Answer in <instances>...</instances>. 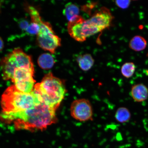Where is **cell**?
Instances as JSON below:
<instances>
[{
	"label": "cell",
	"mask_w": 148,
	"mask_h": 148,
	"mask_svg": "<svg viewBox=\"0 0 148 148\" xmlns=\"http://www.w3.org/2000/svg\"><path fill=\"white\" fill-rule=\"evenodd\" d=\"M2 4V3L1 1H0V12H1V11Z\"/></svg>",
	"instance_id": "obj_20"
},
{
	"label": "cell",
	"mask_w": 148,
	"mask_h": 148,
	"mask_svg": "<svg viewBox=\"0 0 148 148\" xmlns=\"http://www.w3.org/2000/svg\"><path fill=\"white\" fill-rule=\"evenodd\" d=\"M115 3L117 6L122 9L128 8L130 5V1H116Z\"/></svg>",
	"instance_id": "obj_17"
},
{
	"label": "cell",
	"mask_w": 148,
	"mask_h": 148,
	"mask_svg": "<svg viewBox=\"0 0 148 148\" xmlns=\"http://www.w3.org/2000/svg\"><path fill=\"white\" fill-rule=\"evenodd\" d=\"M3 77L5 80H12L14 70L22 66H34L32 57L20 48H16L3 57L0 62Z\"/></svg>",
	"instance_id": "obj_6"
},
{
	"label": "cell",
	"mask_w": 148,
	"mask_h": 148,
	"mask_svg": "<svg viewBox=\"0 0 148 148\" xmlns=\"http://www.w3.org/2000/svg\"><path fill=\"white\" fill-rule=\"evenodd\" d=\"M40 30L38 24L36 22L31 21L29 27L25 31L26 32L31 35H36L38 34Z\"/></svg>",
	"instance_id": "obj_16"
},
{
	"label": "cell",
	"mask_w": 148,
	"mask_h": 148,
	"mask_svg": "<svg viewBox=\"0 0 148 148\" xmlns=\"http://www.w3.org/2000/svg\"><path fill=\"white\" fill-rule=\"evenodd\" d=\"M38 66L42 69L48 70L52 68L55 63V60L50 53H45L40 55L38 60Z\"/></svg>",
	"instance_id": "obj_11"
},
{
	"label": "cell",
	"mask_w": 148,
	"mask_h": 148,
	"mask_svg": "<svg viewBox=\"0 0 148 148\" xmlns=\"http://www.w3.org/2000/svg\"><path fill=\"white\" fill-rule=\"evenodd\" d=\"M135 70L136 66L134 63L127 62L122 66L121 73L123 77L127 78H129L134 75Z\"/></svg>",
	"instance_id": "obj_15"
},
{
	"label": "cell",
	"mask_w": 148,
	"mask_h": 148,
	"mask_svg": "<svg viewBox=\"0 0 148 148\" xmlns=\"http://www.w3.org/2000/svg\"><path fill=\"white\" fill-rule=\"evenodd\" d=\"M4 46V42L1 37H0V52H1L3 49Z\"/></svg>",
	"instance_id": "obj_19"
},
{
	"label": "cell",
	"mask_w": 148,
	"mask_h": 148,
	"mask_svg": "<svg viewBox=\"0 0 148 148\" xmlns=\"http://www.w3.org/2000/svg\"><path fill=\"white\" fill-rule=\"evenodd\" d=\"M56 110L41 102L29 110L13 114H1L2 119L13 122L17 129L42 130L56 123Z\"/></svg>",
	"instance_id": "obj_1"
},
{
	"label": "cell",
	"mask_w": 148,
	"mask_h": 148,
	"mask_svg": "<svg viewBox=\"0 0 148 148\" xmlns=\"http://www.w3.org/2000/svg\"><path fill=\"white\" fill-rule=\"evenodd\" d=\"M40 101L57 110L67 92L65 82L51 73L46 75L37 83L33 90Z\"/></svg>",
	"instance_id": "obj_2"
},
{
	"label": "cell",
	"mask_w": 148,
	"mask_h": 148,
	"mask_svg": "<svg viewBox=\"0 0 148 148\" xmlns=\"http://www.w3.org/2000/svg\"><path fill=\"white\" fill-rule=\"evenodd\" d=\"M28 21L25 20H22L19 22V27L22 30L25 31L29 25Z\"/></svg>",
	"instance_id": "obj_18"
},
{
	"label": "cell",
	"mask_w": 148,
	"mask_h": 148,
	"mask_svg": "<svg viewBox=\"0 0 148 148\" xmlns=\"http://www.w3.org/2000/svg\"><path fill=\"white\" fill-rule=\"evenodd\" d=\"M76 60L79 66L83 71H86L93 66L94 60L92 56L88 53L79 55Z\"/></svg>",
	"instance_id": "obj_10"
},
{
	"label": "cell",
	"mask_w": 148,
	"mask_h": 148,
	"mask_svg": "<svg viewBox=\"0 0 148 148\" xmlns=\"http://www.w3.org/2000/svg\"><path fill=\"white\" fill-rule=\"evenodd\" d=\"M70 114L75 120L81 122L92 120L93 110L90 101L86 99H79L72 103Z\"/></svg>",
	"instance_id": "obj_8"
},
{
	"label": "cell",
	"mask_w": 148,
	"mask_h": 148,
	"mask_svg": "<svg viewBox=\"0 0 148 148\" xmlns=\"http://www.w3.org/2000/svg\"><path fill=\"white\" fill-rule=\"evenodd\" d=\"M79 10L76 5L72 3L66 4L63 10V14L69 22L79 16Z\"/></svg>",
	"instance_id": "obj_13"
},
{
	"label": "cell",
	"mask_w": 148,
	"mask_h": 148,
	"mask_svg": "<svg viewBox=\"0 0 148 148\" xmlns=\"http://www.w3.org/2000/svg\"><path fill=\"white\" fill-rule=\"evenodd\" d=\"M115 119L120 123H127L130 120L131 114L128 109L125 107H120L116 111Z\"/></svg>",
	"instance_id": "obj_14"
},
{
	"label": "cell",
	"mask_w": 148,
	"mask_h": 148,
	"mask_svg": "<svg viewBox=\"0 0 148 148\" xmlns=\"http://www.w3.org/2000/svg\"><path fill=\"white\" fill-rule=\"evenodd\" d=\"M130 94L135 101L141 102L147 99L148 89L147 87L142 83L134 85L131 88Z\"/></svg>",
	"instance_id": "obj_9"
},
{
	"label": "cell",
	"mask_w": 148,
	"mask_h": 148,
	"mask_svg": "<svg viewBox=\"0 0 148 148\" xmlns=\"http://www.w3.org/2000/svg\"></svg>",
	"instance_id": "obj_21"
},
{
	"label": "cell",
	"mask_w": 148,
	"mask_h": 148,
	"mask_svg": "<svg viewBox=\"0 0 148 148\" xmlns=\"http://www.w3.org/2000/svg\"><path fill=\"white\" fill-rule=\"evenodd\" d=\"M114 16L106 7H102L89 19H83L80 24L81 34L83 38H87L108 28L112 25Z\"/></svg>",
	"instance_id": "obj_5"
},
{
	"label": "cell",
	"mask_w": 148,
	"mask_h": 148,
	"mask_svg": "<svg viewBox=\"0 0 148 148\" xmlns=\"http://www.w3.org/2000/svg\"><path fill=\"white\" fill-rule=\"evenodd\" d=\"M34 66H24L14 70L11 81L20 91L30 93L33 90L36 81L34 79Z\"/></svg>",
	"instance_id": "obj_7"
},
{
	"label": "cell",
	"mask_w": 148,
	"mask_h": 148,
	"mask_svg": "<svg viewBox=\"0 0 148 148\" xmlns=\"http://www.w3.org/2000/svg\"><path fill=\"white\" fill-rule=\"evenodd\" d=\"M42 102L33 91L25 93L20 91L14 85L9 87L2 96L1 114H9L32 108Z\"/></svg>",
	"instance_id": "obj_3"
},
{
	"label": "cell",
	"mask_w": 148,
	"mask_h": 148,
	"mask_svg": "<svg viewBox=\"0 0 148 148\" xmlns=\"http://www.w3.org/2000/svg\"><path fill=\"white\" fill-rule=\"evenodd\" d=\"M147 42L143 37L136 36L131 39L129 43V47L136 51L143 50L147 47Z\"/></svg>",
	"instance_id": "obj_12"
},
{
	"label": "cell",
	"mask_w": 148,
	"mask_h": 148,
	"mask_svg": "<svg viewBox=\"0 0 148 148\" xmlns=\"http://www.w3.org/2000/svg\"><path fill=\"white\" fill-rule=\"evenodd\" d=\"M25 7L26 11L30 16L31 21L36 22L39 25V32L36 36L37 44L44 51L53 54L61 45V38L56 34L51 24L42 19L35 7L27 4Z\"/></svg>",
	"instance_id": "obj_4"
}]
</instances>
